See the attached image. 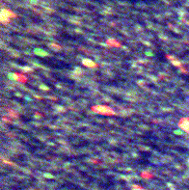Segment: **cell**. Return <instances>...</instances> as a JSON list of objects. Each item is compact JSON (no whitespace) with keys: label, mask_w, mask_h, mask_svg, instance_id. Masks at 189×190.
I'll use <instances>...</instances> for the list:
<instances>
[{"label":"cell","mask_w":189,"mask_h":190,"mask_svg":"<svg viewBox=\"0 0 189 190\" xmlns=\"http://www.w3.org/2000/svg\"><path fill=\"white\" fill-rule=\"evenodd\" d=\"M106 44L111 47H122L121 43H119L118 41L115 39H108L106 41Z\"/></svg>","instance_id":"6"},{"label":"cell","mask_w":189,"mask_h":190,"mask_svg":"<svg viewBox=\"0 0 189 190\" xmlns=\"http://www.w3.org/2000/svg\"><path fill=\"white\" fill-rule=\"evenodd\" d=\"M34 52H35L37 55L41 56V57H45V56H47V55H48V53L45 51V50H43V49H42V48H36V49L34 50Z\"/></svg>","instance_id":"8"},{"label":"cell","mask_w":189,"mask_h":190,"mask_svg":"<svg viewBox=\"0 0 189 190\" xmlns=\"http://www.w3.org/2000/svg\"><path fill=\"white\" fill-rule=\"evenodd\" d=\"M166 57H167V59H169L171 61V63H172L174 66H176V67H180V63L178 62L177 58H175L174 56H172V55H167Z\"/></svg>","instance_id":"7"},{"label":"cell","mask_w":189,"mask_h":190,"mask_svg":"<svg viewBox=\"0 0 189 190\" xmlns=\"http://www.w3.org/2000/svg\"><path fill=\"white\" fill-rule=\"evenodd\" d=\"M178 126L180 128H182L183 130H185L187 133H189V118L181 119L180 123H178Z\"/></svg>","instance_id":"4"},{"label":"cell","mask_w":189,"mask_h":190,"mask_svg":"<svg viewBox=\"0 0 189 190\" xmlns=\"http://www.w3.org/2000/svg\"><path fill=\"white\" fill-rule=\"evenodd\" d=\"M8 111H9V113L11 114L10 116H12V117H17V118L19 117V116H17V112H14V111L11 110V109H9Z\"/></svg>","instance_id":"10"},{"label":"cell","mask_w":189,"mask_h":190,"mask_svg":"<svg viewBox=\"0 0 189 190\" xmlns=\"http://www.w3.org/2000/svg\"><path fill=\"white\" fill-rule=\"evenodd\" d=\"M82 64L85 66L86 68H89V69H94V68H98V65L96 64V62L92 61L91 59H83L82 60Z\"/></svg>","instance_id":"5"},{"label":"cell","mask_w":189,"mask_h":190,"mask_svg":"<svg viewBox=\"0 0 189 190\" xmlns=\"http://www.w3.org/2000/svg\"><path fill=\"white\" fill-rule=\"evenodd\" d=\"M49 47H50V48H52L53 50H60L61 48H62V47H61L60 45H57V44H50Z\"/></svg>","instance_id":"9"},{"label":"cell","mask_w":189,"mask_h":190,"mask_svg":"<svg viewBox=\"0 0 189 190\" xmlns=\"http://www.w3.org/2000/svg\"><path fill=\"white\" fill-rule=\"evenodd\" d=\"M8 76L10 79L16 80L17 82H21V83L27 82V77L24 74H22V73H9Z\"/></svg>","instance_id":"3"},{"label":"cell","mask_w":189,"mask_h":190,"mask_svg":"<svg viewBox=\"0 0 189 190\" xmlns=\"http://www.w3.org/2000/svg\"><path fill=\"white\" fill-rule=\"evenodd\" d=\"M92 111L98 114H101V115L104 116H114L116 115V112L112 109L110 106L107 105H94L92 106Z\"/></svg>","instance_id":"1"},{"label":"cell","mask_w":189,"mask_h":190,"mask_svg":"<svg viewBox=\"0 0 189 190\" xmlns=\"http://www.w3.org/2000/svg\"><path fill=\"white\" fill-rule=\"evenodd\" d=\"M17 14L14 12H12L10 9H5L3 8L1 11V22L2 24H8L10 23L12 19L17 17Z\"/></svg>","instance_id":"2"}]
</instances>
